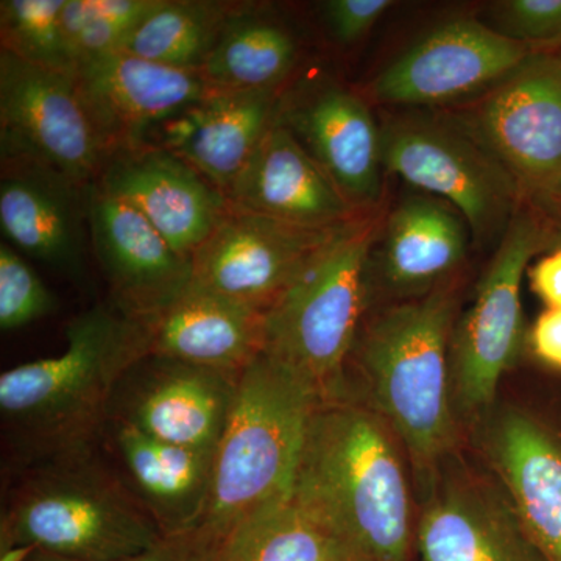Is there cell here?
Returning <instances> with one entry per match:
<instances>
[{
	"label": "cell",
	"mask_w": 561,
	"mask_h": 561,
	"mask_svg": "<svg viewBox=\"0 0 561 561\" xmlns=\"http://www.w3.org/2000/svg\"><path fill=\"white\" fill-rule=\"evenodd\" d=\"M494 404L472 424L482 463L511 497L545 561H561V376Z\"/></svg>",
	"instance_id": "cell-9"
},
{
	"label": "cell",
	"mask_w": 561,
	"mask_h": 561,
	"mask_svg": "<svg viewBox=\"0 0 561 561\" xmlns=\"http://www.w3.org/2000/svg\"><path fill=\"white\" fill-rule=\"evenodd\" d=\"M457 308L456 279L424 297L386 306L364 321L350 357L359 390L348 397L367 404L394 432L415 493L460 449L451 391Z\"/></svg>",
	"instance_id": "cell-3"
},
{
	"label": "cell",
	"mask_w": 561,
	"mask_h": 561,
	"mask_svg": "<svg viewBox=\"0 0 561 561\" xmlns=\"http://www.w3.org/2000/svg\"><path fill=\"white\" fill-rule=\"evenodd\" d=\"M217 561H367L290 496L238 527Z\"/></svg>",
	"instance_id": "cell-27"
},
{
	"label": "cell",
	"mask_w": 561,
	"mask_h": 561,
	"mask_svg": "<svg viewBox=\"0 0 561 561\" xmlns=\"http://www.w3.org/2000/svg\"><path fill=\"white\" fill-rule=\"evenodd\" d=\"M494 31L530 50H561V0H502L493 5Z\"/></svg>",
	"instance_id": "cell-31"
},
{
	"label": "cell",
	"mask_w": 561,
	"mask_h": 561,
	"mask_svg": "<svg viewBox=\"0 0 561 561\" xmlns=\"http://www.w3.org/2000/svg\"><path fill=\"white\" fill-rule=\"evenodd\" d=\"M231 7L232 2L217 0H161L121 50L158 65L202 72Z\"/></svg>",
	"instance_id": "cell-28"
},
{
	"label": "cell",
	"mask_w": 561,
	"mask_h": 561,
	"mask_svg": "<svg viewBox=\"0 0 561 561\" xmlns=\"http://www.w3.org/2000/svg\"><path fill=\"white\" fill-rule=\"evenodd\" d=\"M559 54H560V57H561V50L559 51Z\"/></svg>",
	"instance_id": "cell-39"
},
{
	"label": "cell",
	"mask_w": 561,
	"mask_h": 561,
	"mask_svg": "<svg viewBox=\"0 0 561 561\" xmlns=\"http://www.w3.org/2000/svg\"><path fill=\"white\" fill-rule=\"evenodd\" d=\"M241 373L147 356L122 379L110 419L157 440L216 453Z\"/></svg>",
	"instance_id": "cell-16"
},
{
	"label": "cell",
	"mask_w": 561,
	"mask_h": 561,
	"mask_svg": "<svg viewBox=\"0 0 561 561\" xmlns=\"http://www.w3.org/2000/svg\"><path fill=\"white\" fill-rule=\"evenodd\" d=\"M61 25L77 66L81 61L121 50L130 35L111 20L99 0H66Z\"/></svg>",
	"instance_id": "cell-32"
},
{
	"label": "cell",
	"mask_w": 561,
	"mask_h": 561,
	"mask_svg": "<svg viewBox=\"0 0 561 561\" xmlns=\"http://www.w3.org/2000/svg\"><path fill=\"white\" fill-rule=\"evenodd\" d=\"M77 87L106 160L144 146L165 121L208 94L201 72L171 68L117 50L81 61Z\"/></svg>",
	"instance_id": "cell-17"
},
{
	"label": "cell",
	"mask_w": 561,
	"mask_h": 561,
	"mask_svg": "<svg viewBox=\"0 0 561 561\" xmlns=\"http://www.w3.org/2000/svg\"><path fill=\"white\" fill-rule=\"evenodd\" d=\"M27 561H79V560L68 559V557H61V556H57V553L39 551V549H36V551L32 553L31 559H28Z\"/></svg>",
	"instance_id": "cell-38"
},
{
	"label": "cell",
	"mask_w": 561,
	"mask_h": 561,
	"mask_svg": "<svg viewBox=\"0 0 561 561\" xmlns=\"http://www.w3.org/2000/svg\"><path fill=\"white\" fill-rule=\"evenodd\" d=\"M474 18H456L416 39L371 81V98L398 108L474 102L531 54Z\"/></svg>",
	"instance_id": "cell-13"
},
{
	"label": "cell",
	"mask_w": 561,
	"mask_h": 561,
	"mask_svg": "<svg viewBox=\"0 0 561 561\" xmlns=\"http://www.w3.org/2000/svg\"><path fill=\"white\" fill-rule=\"evenodd\" d=\"M280 91L213 88L160 125L144 146L171 151L227 195L271 130Z\"/></svg>",
	"instance_id": "cell-21"
},
{
	"label": "cell",
	"mask_w": 561,
	"mask_h": 561,
	"mask_svg": "<svg viewBox=\"0 0 561 561\" xmlns=\"http://www.w3.org/2000/svg\"><path fill=\"white\" fill-rule=\"evenodd\" d=\"M232 208L308 228H334L359 210L297 138L273 124L227 194Z\"/></svg>",
	"instance_id": "cell-22"
},
{
	"label": "cell",
	"mask_w": 561,
	"mask_h": 561,
	"mask_svg": "<svg viewBox=\"0 0 561 561\" xmlns=\"http://www.w3.org/2000/svg\"><path fill=\"white\" fill-rule=\"evenodd\" d=\"M66 0H2V50L38 68L76 73L77 61L61 25Z\"/></svg>",
	"instance_id": "cell-29"
},
{
	"label": "cell",
	"mask_w": 561,
	"mask_h": 561,
	"mask_svg": "<svg viewBox=\"0 0 561 561\" xmlns=\"http://www.w3.org/2000/svg\"><path fill=\"white\" fill-rule=\"evenodd\" d=\"M220 552L195 530L169 535L125 561H217Z\"/></svg>",
	"instance_id": "cell-35"
},
{
	"label": "cell",
	"mask_w": 561,
	"mask_h": 561,
	"mask_svg": "<svg viewBox=\"0 0 561 561\" xmlns=\"http://www.w3.org/2000/svg\"><path fill=\"white\" fill-rule=\"evenodd\" d=\"M556 234L540 209L523 203L494 250L471 308L451 341V391L460 424H474L497 402L502 379L526 346L522 286L531 260L551 250Z\"/></svg>",
	"instance_id": "cell-7"
},
{
	"label": "cell",
	"mask_w": 561,
	"mask_h": 561,
	"mask_svg": "<svg viewBox=\"0 0 561 561\" xmlns=\"http://www.w3.org/2000/svg\"><path fill=\"white\" fill-rule=\"evenodd\" d=\"M540 210L549 220H551L553 234H556V243L561 242V202ZM556 243H553V245H556Z\"/></svg>",
	"instance_id": "cell-37"
},
{
	"label": "cell",
	"mask_w": 561,
	"mask_h": 561,
	"mask_svg": "<svg viewBox=\"0 0 561 561\" xmlns=\"http://www.w3.org/2000/svg\"><path fill=\"white\" fill-rule=\"evenodd\" d=\"M423 561H545L507 491L479 457L454 453L416 490Z\"/></svg>",
	"instance_id": "cell-12"
},
{
	"label": "cell",
	"mask_w": 561,
	"mask_h": 561,
	"mask_svg": "<svg viewBox=\"0 0 561 561\" xmlns=\"http://www.w3.org/2000/svg\"><path fill=\"white\" fill-rule=\"evenodd\" d=\"M57 309L54 294L10 243L0 245V328L28 327Z\"/></svg>",
	"instance_id": "cell-30"
},
{
	"label": "cell",
	"mask_w": 561,
	"mask_h": 561,
	"mask_svg": "<svg viewBox=\"0 0 561 561\" xmlns=\"http://www.w3.org/2000/svg\"><path fill=\"white\" fill-rule=\"evenodd\" d=\"M0 551L35 548L79 561H125L164 535L99 445L13 471Z\"/></svg>",
	"instance_id": "cell-4"
},
{
	"label": "cell",
	"mask_w": 561,
	"mask_h": 561,
	"mask_svg": "<svg viewBox=\"0 0 561 561\" xmlns=\"http://www.w3.org/2000/svg\"><path fill=\"white\" fill-rule=\"evenodd\" d=\"M341 227H300L230 205L192 256V283L265 313Z\"/></svg>",
	"instance_id": "cell-15"
},
{
	"label": "cell",
	"mask_w": 561,
	"mask_h": 561,
	"mask_svg": "<svg viewBox=\"0 0 561 561\" xmlns=\"http://www.w3.org/2000/svg\"><path fill=\"white\" fill-rule=\"evenodd\" d=\"M0 153L2 164L43 169L81 190L99 180L106 151L76 73L38 68L0 50Z\"/></svg>",
	"instance_id": "cell-11"
},
{
	"label": "cell",
	"mask_w": 561,
	"mask_h": 561,
	"mask_svg": "<svg viewBox=\"0 0 561 561\" xmlns=\"http://www.w3.org/2000/svg\"><path fill=\"white\" fill-rule=\"evenodd\" d=\"M98 183L130 203L190 261L230 209L224 192L157 146L111 154Z\"/></svg>",
	"instance_id": "cell-19"
},
{
	"label": "cell",
	"mask_w": 561,
	"mask_h": 561,
	"mask_svg": "<svg viewBox=\"0 0 561 561\" xmlns=\"http://www.w3.org/2000/svg\"><path fill=\"white\" fill-rule=\"evenodd\" d=\"M501 162L524 203L561 202V57L534 50L507 79L453 114Z\"/></svg>",
	"instance_id": "cell-10"
},
{
	"label": "cell",
	"mask_w": 561,
	"mask_h": 561,
	"mask_svg": "<svg viewBox=\"0 0 561 561\" xmlns=\"http://www.w3.org/2000/svg\"><path fill=\"white\" fill-rule=\"evenodd\" d=\"M526 348L542 371L561 376V309L545 308L527 331Z\"/></svg>",
	"instance_id": "cell-34"
},
{
	"label": "cell",
	"mask_w": 561,
	"mask_h": 561,
	"mask_svg": "<svg viewBox=\"0 0 561 561\" xmlns=\"http://www.w3.org/2000/svg\"><path fill=\"white\" fill-rule=\"evenodd\" d=\"M273 124L297 138L354 208H378L381 127L359 94L328 72L294 77L280 91Z\"/></svg>",
	"instance_id": "cell-14"
},
{
	"label": "cell",
	"mask_w": 561,
	"mask_h": 561,
	"mask_svg": "<svg viewBox=\"0 0 561 561\" xmlns=\"http://www.w3.org/2000/svg\"><path fill=\"white\" fill-rule=\"evenodd\" d=\"M149 328L99 302L66 328V348L0 376V416L11 471L101 442L117 387L149 356Z\"/></svg>",
	"instance_id": "cell-2"
},
{
	"label": "cell",
	"mask_w": 561,
	"mask_h": 561,
	"mask_svg": "<svg viewBox=\"0 0 561 561\" xmlns=\"http://www.w3.org/2000/svg\"><path fill=\"white\" fill-rule=\"evenodd\" d=\"M379 127L383 172L448 203L481 245L501 242L524 198L471 133L453 116L416 110L387 114Z\"/></svg>",
	"instance_id": "cell-8"
},
{
	"label": "cell",
	"mask_w": 561,
	"mask_h": 561,
	"mask_svg": "<svg viewBox=\"0 0 561 561\" xmlns=\"http://www.w3.org/2000/svg\"><path fill=\"white\" fill-rule=\"evenodd\" d=\"M530 290L546 308L561 309V242L537 257L527 268Z\"/></svg>",
	"instance_id": "cell-36"
},
{
	"label": "cell",
	"mask_w": 561,
	"mask_h": 561,
	"mask_svg": "<svg viewBox=\"0 0 561 561\" xmlns=\"http://www.w3.org/2000/svg\"><path fill=\"white\" fill-rule=\"evenodd\" d=\"M468 228L448 203L431 195L404 198L383 217L368 264V291L394 302L424 297L454 280L467 260Z\"/></svg>",
	"instance_id": "cell-20"
},
{
	"label": "cell",
	"mask_w": 561,
	"mask_h": 561,
	"mask_svg": "<svg viewBox=\"0 0 561 561\" xmlns=\"http://www.w3.org/2000/svg\"><path fill=\"white\" fill-rule=\"evenodd\" d=\"M0 227L22 253L79 275L90 232L88 190L43 169L2 164Z\"/></svg>",
	"instance_id": "cell-24"
},
{
	"label": "cell",
	"mask_w": 561,
	"mask_h": 561,
	"mask_svg": "<svg viewBox=\"0 0 561 561\" xmlns=\"http://www.w3.org/2000/svg\"><path fill=\"white\" fill-rule=\"evenodd\" d=\"M149 356L242 373L264 351V313L191 283L149 321Z\"/></svg>",
	"instance_id": "cell-25"
},
{
	"label": "cell",
	"mask_w": 561,
	"mask_h": 561,
	"mask_svg": "<svg viewBox=\"0 0 561 561\" xmlns=\"http://www.w3.org/2000/svg\"><path fill=\"white\" fill-rule=\"evenodd\" d=\"M301 58L297 28L272 7L232 3L201 73L216 90H283L297 77Z\"/></svg>",
	"instance_id": "cell-26"
},
{
	"label": "cell",
	"mask_w": 561,
	"mask_h": 561,
	"mask_svg": "<svg viewBox=\"0 0 561 561\" xmlns=\"http://www.w3.org/2000/svg\"><path fill=\"white\" fill-rule=\"evenodd\" d=\"M321 397L289 368L260 354L239 376L214 457L208 508L195 530L217 551L257 512L290 496L306 432Z\"/></svg>",
	"instance_id": "cell-5"
},
{
	"label": "cell",
	"mask_w": 561,
	"mask_h": 561,
	"mask_svg": "<svg viewBox=\"0 0 561 561\" xmlns=\"http://www.w3.org/2000/svg\"><path fill=\"white\" fill-rule=\"evenodd\" d=\"M393 5L391 0H328L321 14L332 38L350 46L367 36Z\"/></svg>",
	"instance_id": "cell-33"
},
{
	"label": "cell",
	"mask_w": 561,
	"mask_h": 561,
	"mask_svg": "<svg viewBox=\"0 0 561 561\" xmlns=\"http://www.w3.org/2000/svg\"><path fill=\"white\" fill-rule=\"evenodd\" d=\"M291 497L367 561H409L416 535L411 465L394 432L353 397L321 401Z\"/></svg>",
	"instance_id": "cell-1"
},
{
	"label": "cell",
	"mask_w": 561,
	"mask_h": 561,
	"mask_svg": "<svg viewBox=\"0 0 561 561\" xmlns=\"http://www.w3.org/2000/svg\"><path fill=\"white\" fill-rule=\"evenodd\" d=\"M88 231L111 302L133 319H153L191 286V261L98 181L88 187Z\"/></svg>",
	"instance_id": "cell-18"
},
{
	"label": "cell",
	"mask_w": 561,
	"mask_h": 561,
	"mask_svg": "<svg viewBox=\"0 0 561 561\" xmlns=\"http://www.w3.org/2000/svg\"><path fill=\"white\" fill-rule=\"evenodd\" d=\"M116 471L164 537L198 527L208 508L216 453L157 440L119 420H108Z\"/></svg>",
	"instance_id": "cell-23"
},
{
	"label": "cell",
	"mask_w": 561,
	"mask_h": 561,
	"mask_svg": "<svg viewBox=\"0 0 561 561\" xmlns=\"http://www.w3.org/2000/svg\"><path fill=\"white\" fill-rule=\"evenodd\" d=\"M383 217L360 214L311 257L264 313V351L321 400L346 397V370L370 306L368 264Z\"/></svg>",
	"instance_id": "cell-6"
}]
</instances>
